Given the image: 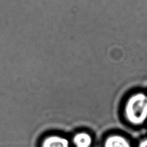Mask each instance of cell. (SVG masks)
<instances>
[{"instance_id":"3","label":"cell","mask_w":147,"mask_h":147,"mask_svg":"<svg viewBox=\"0 0 147 147\" xmlns=\"http://www.w3.org/2000/svg\"><path fill=\"white\" fill-rule=\"evenodd\" d=\"M93 142L92 136L86 131L76 133L71 139V144L74 147H92Z\"/></svg>"},{"instance_id":"4","label":"cell","mask_w":147,"mask_h":147,"mask_svg":"<svg viewBox=\"0 0 147 147\" xmlns=\"http://www.w3.org/2000/svg\"><path fill=\"white\" fill-rule=\"evenodd\" d=\"M42 147H71V143L65 137L50 136L44 139Z\"/></svg>"},{"instance_id":"1","label":"cell","mask_w":147,"mask_h":147,"mask_svg":"<svg viewBox=\"0 0 147 147\" xmlns=\"http://www.w3.org/2000/svg\"><path fill=\"white\" fill-rule=\"evenodd\" d=\"M125 115L126 120L134 126H141L147 121V95L137 93L126 103Z\"/></svg>"},{"instance_id":"5","label":"cell","mask_w":147,"mask_h":147,"mask_svg":"<svg viewBox=\"0 0 147 147\" xmlns=\"http://www.w3.org/2000/svg\"><path fill=\"white\" fill-rule=\"evenodd\" d=\"M137 147H147V138H144L139 142Z\"/></svg>"},{"instance_id":"2","label":"cell","mask_w":147,"mask_h":147,"mask_svg":"<svg viewBox=\"0 0 147 147\" xmlns=\"http://www.w3.org/2000/svg\"><path fill=\"white\" fill-rule=\"evenodd\" d=\"M103 147H133L128 138L120 134H111L103 143Z\"/></svg>"}]
</instances>
